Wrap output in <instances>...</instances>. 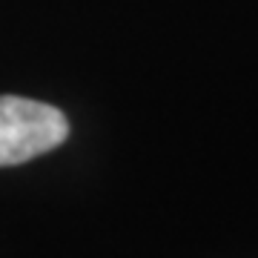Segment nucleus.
<instances>
[{"mask_svg":"<svg viewBox=\"0 0 258 258\" xmlns=\"http://www.w3.org/2000/svg\"><path fill=\"white\" fill-rule=\"evenodd\" d=\"M69 138V120L57 106L20 95H0V166L26 164Z\"/></svg>","mask_w":258,"mask_h":258,"instance_id":"nucleus-1","label":"nucleus"}]
</instances>
